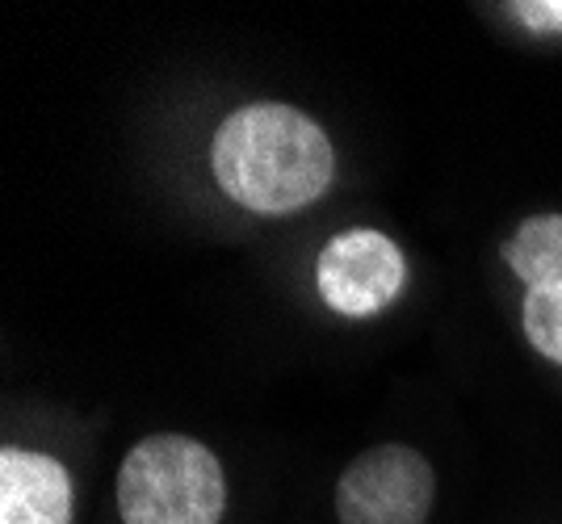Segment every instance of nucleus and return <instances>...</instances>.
<instances>
[{
    "instance_id": "obj_1",
    "label": "nucleus",
    "mask_w": 562,
    "mask_h": 524,
    "mask_svg": "<svg viewBox=\"0 0 562 524\" xmlns=\"http://www.w3.org/2000/svg\"><path fill=\"white\" fill-rule=\"evenodd\" d=\"M211 164L218 190L257 215H294L324 197L336 156L324 126L294 105L260 101L223 118Z\"/></svg>"
},
{
    "instance_id": "obj_2",
    "label": "nucleus",
    "mask_w": 562,
    "mask_h": 524,
    "mask_svg": "<svg viewBox=\"0 0 562 524\" xmlns=\"http://www.w3.org/2000/svg\"><path fill=\"white\" fill-rule=\"evenodd\" d=\"M223 508L227 478L202 441L177 432L147 436L117 470V512L126 524H218Z\"/></svg>"
},
{
    "instance_id": "obj_3",
    "label": "nucleus",
    "mask_w": 562,
    "mask_h": 524,
    "mask_svg": "<svg viewBox=\"0 0 562 524\" xmlns=\"http://www.w3.org/2000/svg\"><path fill=\"white\" fill-rule=\"evenodd\" d=\"M432 466L407 445L366 449L336 487L340 524H424L432 512Z\"/></svg>"
},
{
    "instance_id": "obj_4",
    "label": "nucleus",
    "mask_w": 562,
    "mask_h": 524,
    "mask_svg": "<svg viewBox=\"0 0 562 524\" xmlns=\"http://www.w3.org/2000/svg\"><path fill=\"white\" fill-rule=\"evenodd\" d=\"M319 298L345 319H370L398 298L407 282V264L395 239L370 227H352L324 243L315 264Z\"/></svg>"
},
{
    "instance_id": "obj_5",
    "label": "nucleus",
    "mask_w": 562,
    "mask_h": 524,
    "mask_svg": "<svg viewBox=\"0 0 562 524\" xmlns=\"http://www.w3.org/2000/svg\"><path fill=\"white\" fill-rule=\"evenodd\" d=\"M0 524H71L68 470L47 453H0Z\"/></svg>"
},
{
    "instance_id": "obj_6",
    "label": "nucleus",
    "mask_w": 562,
    "mask_h": 524,
    "mask_svg": "<svg viewBox=\"0 0 562 524\" xmlns=\"http://www.w3.org/2000/svg\"><path fill=\"white\" fill-rule=\"evenodd\" d=\"M504 261L529 286L562 282V215L525 218L504 243Z\"/></svg>"
},
{
    "instance_id": "obj_7",
    "label": "nucleus",
    "mask_w": 562,
    "mask_h": 524,
    "mask_svg": "<svg viewBox=\"0 0 562 524\" xmlns=\"http://www.w3.org/2000/svg\"><path fill=\"white\" fill-rule=\"evenodd\" d=\"M520 323H525V335H529V344L538 349L541 357L562 365V282L525 289Z\"/></svg>"
},
{
    "instance_id": "obj_8",
    "label": "nucleus",
    "mask_w": 562,
    "mask_h": 524,
    "mask_svg": "<svg viewBox=\"0 0 562 524\" xmlns=\"http://www.w3.org/2000/svg\"><path fill=\"white\" fill-rule=\"evenodd\" d=\"M520 13L529 25H562V4H525Z\"/></svg>"
}]
</instances>
